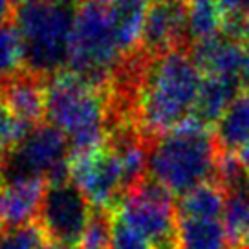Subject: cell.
Segmentation results:
<instances>
[{
    "mask_svg": "<svg viewBox=\"0 0 249 249\" xmlns=\"http://www.w3.org/2000/svg\"><path fill=\"white\" fill-rule=\"evenodd\" d=\"M174 48H191L187 40L185 0L154 4L148 9L143 31H141V52L148 55H158Z\"/></svg>",
    "mask_w": 249,
    "mask_h": 249,
    "instance_id": "10",
    "label": "cell"
},
{
    "mask_svg": "<svg viewBox=\"0 0 249 249\" xmlns=\"http://www.w3.org/2000/svg\"><path fill=\"white\" fill-rule=\"evenodd\" d=\"M244 42L249 46V9L244 13Z\"/></svg>",
    "mask_w": 249,
    "mask_h": 249,
    "instance_id": "29",
    "label": "cell"
},
{
    "mask_svg": "<svg viewBox=\"0 0 249 249\" xmlns=\"http://www.w3.org/2000/svg\"><path fill=\"white\" fill-rule=\"evenodd\" d=\"M123 55L112 28L108 0H85L75 11L66 70L107 88Z\"/></svg>",
    "mask_w": 249,
    "mask_h": 249,
    "instance_id": "5",
    "label": "cell"
},
{
    "mask_svg": "<svg viewBox=\"0 0 249 249\" xmlns=\"http://www.w3.org/2000/svg\"><path fill=\"white\" fill-rule=\"evenodd\" d=\"M13 24L24 48V70L42 79L68 68L75 11L50 0H20Z\"/></svg>",
    "mask_w": 249,
    "mask_h": 249,
    "instance_id": "4",
    "label": "cell"
},
{
    "mask_svg": "<svg viewBox=\"0 0 249 249\" xmlns=\"http://www.w3.org/2000/svg\"><path fill=\"white\" fill-rule=\"evenodd\" d=\"M112 211L93 209L77 249H110Z\"/></svg>",
    "mask_w": 249,
    "mask_h": 249,
    "instance_id": "21",
    "label": "cell"
},
{
    "mask_svg": "<svg viewBox=\"0 0 249 249\" xmlns=\"http://www.w3.org/2000/svg\"><path fill=\"white\" fill-rule=\"evenodd\" d=\"M110 249H154L152 244L112 209V231Z\"/></svg>",
    "mask_w": 249,
    "mask_h": 249,
    "instance_id": "23",
    "label": "cell"
},
{
    "mask_svg": "<svg viewBox=\"0 0 249 249\" xmlns=\"http://www.w3.org/2000/svg\"><path fill=\"white\" fill-rule=\"evenodd\" d=\"M191 55L203 75L240 77L249 55V46L226 33L191 46Z\"/></svg>",
    "mask_w": 249,
    "mask_h": 249,
    "instance_id": "13",
    "label": "cell"
},
{
    "mask_svg": "<svg viewBox=\"0 0 249 249\" xmlns=\"http://www.w3.org/2000/svg\"><path fill=\"white\" fill-rule=\"evenodd\" d=\"M187 40L193 46L202 40L214 39L224 33L226 11L218 0H185Z\"/></svg>",
    "mask_w": 249,
    "mask_h": 249,
    "instance_id": "17",
    "label": "cell"
},
{
    "mask_svg": "<svg viewBox=\"0 0 249 249\" xmlns=\"http://www.w3.org/2000/svg\"><path fill=\"white\" fill-rule=\"evenodd\" d=\"M46 249H73V248H66V246H61V244H53V242H50L46 246Z\"/></svg>",
    "mask_w": 249,
    "mask_h": 249,
    "instance_id": "31",
    "label": "cell"
},
{
    "mask_svg": "<svg viewBox=\"0 0 249 249\" xmlns=\"http://www.w3.org/2000/svg\"><path fill=\"white\" fill-rule=\"evenodd\" d=\"M50 2H53V4H61V6H68V8H71V6H81L85 0H50Z\"/></svg>",
    "mask_w": 249,
    "mask_h": 249,
    "instance_id": "30",
    "label": "cell"
},
{
    "mask_svg": "<svg viewBox=\"0 0 249 249\" xmlns=\"http://www.w3.org/2000/svg\"><path fill=\"white\" fill-rule=\"evenodd\" d=\"M218 156L214 130L191 116L148 143V178L181 198L202 183L216 181Z\"/></svg>",
    "mask_w": 249,
    "mask_h": 249,
    "instance_id": "2",
    "label": "cell"
},
{
    "mask_svg": "<svg viewBox=\"0 0 249 249\" xmlns=\"http://www.w3.org/2000/svg\"><path fill=\"white\" fill-rule=\"evenodd\" d=\"M128 226L154 249H178V213L174 196L152 178H145L114 207Z\"/></svg>",
    "mask_w": 249,
    "mask_h": 249,
    "instance_id": "7",
    "label": "cell"
},
{
    "mask_svg": "<svg viewBox=\"0 0 249 249\" xmlns=\"http://www.w3.org/2000/svg\"><path fill=\"white\" fill-rule=\"evenodd\" d=\"M48 181L42 178L0 181V229H15L39 218Z\"/></svg>",
    "mask_w": 249,
    "mask_h": 249,
    "instance_id": "11",
    "label": "cell"
},
{
    "mask_svg": "<svg viewBox=\"0 0 249 249\" xmlns=\"http://www.w3.org/2000/svg\"><path fill=\"white\" fill-rule=\"evenodd\" d=\"M48 238L39 224L0 229V249H46Z\"/></svg>",
    "mask_w": 249,
    "mask_h": 249,
    "instance_id": "22",
    "label": "cell"
},
{
    "mask_svg": "<svg viewBox=\"0 0 249 249\" xmlns=\"http://www.w3.org/2000/svg\"><path fill=\"white\" fill-rule=\"evenodd\" d=\"M24 71V48L15 24H0V85Z\"/></svg>",
    "mask_w": 249,
    "mask_h": 249,
    "instance_id": "20",
    "label": "cell"
},
{
    "mask_svg": "<svg viewBox=\"0 0 249 249\" xmlns=\"http://www.w3.org/2000/svg\"><path fill=\"white\" fill-rule=\"evenodd\" d=\"M11 2H17V4H18V2H20V0H11Z\"/></svg>",
    "mask_w": 249,
    "mask_h": 249,
    "instance_id": "32",
    "label": "cell"
},
{
    "mask_svg": "<svg viewBox=\"0 0 249 249\" xmlns=\"http://www.w3.org/2000/svg\"><path fill=\"white\" fill-rule=\"evenodd\" d=\"M178 249H231L224 222L178 218Z\"/></svg>",
    "mask_w": 249,
    "mask_h": 249,
    "instance_id": "18",
    "label": "cell"
},
{
    "mask_svg": "<svg viewBox=\"0 0 249 249\" xmlns=\"http://www.w3.org/2000/svg\"><path fill=\"white\" fill-rule=\"evenodd\" d=\"M218 2L229 17H240L249 9V0H218Z\"/></svg>",
    "mask_w": 249,
    "mask_h": 249,
    "instance_id": "25",
    "label": "cell"
},
{
    "mask_svg": "<svg viewBox=\"0 0 249 249\" xmlns=\"http://www.w3.org/2000/svg\"><path fill=\"white\" fill-rule=\"evenodd\" d=\"M71 147L53 124L33 126L17 145L0 156V181L42 178L48 183L70 179Z\"/></svg>",
    "mask_w": 249,
    "mask_h": 249,
    "instance_id": "6",
    "label": "cell"
},
{
    "mask_svg": "<svg viewBox=\"0 0 249 249\" xmlns=\"http://www.w3.org/2000/svg\"><path fill=\"white\" fill-rule=\"evenodd\" d=\"M240 81H242L244 90H249V55H248V59H246V64H244V70H242V73H240Z\"/></svg>",
    "mask_w": 249,
    "mask_h": 249,
    "instance_id": "28",
    "label": "cell"
},
{
    "mask_svg": "<svg viewBox=\"0 0 249 249\" xmlns=\"http://www.w3.org/2000/svg\"><path fill=\"white\" fill-rule=\"evenodd\" d=\"M244 92L240 77L203 75V83L191 116L205 126H216L227 108Z\"/></svg>",
    "mask_w": 249,
    "mask_h": 249,
    "instance_id": "14",
    "label": "cell"
},
{
    "mask_svg": "<svg viewBox=\"0 0 249 249\" xmlns=\"http://www.w3.org/2000/svg\"><path fill=\"white\" fill-rule=\"evenodd\" d=\"M11 0H0V24L9 22L13 17V8H11Z\"/></svg>",
    "mask_w": 249,
    "mask_h": 249,
    "instance_id": "27",
    "label": "cell"
},
{
    "mask_svg": "<svg viewBox=\"0 0 249 249\" xmlns=\"http://www.w3.org/2000/svg\"><path fill=\"white\" fill-rule=\"evenodd\" d=\"M227 193L216 181L202 183L185 196L178 198L176 213L178 218L196 220H220L226 213Z\"/></svg>",
    "mask_w": 249,
    "mask_h": 249,
    "instance_id": "16",
    "label": "cell"
},
{
    "mask_svg": "<svg viewBox=\"0 0 249 249\" xmlns=\"http://www.w3.org/2000/svg\"><path fill=\"white\" fill-rule=\"evenodd\" d=\"M236 158H238V161H240V165H242V169L248 172V176H249V140L242 145L236 152Z\"/></svg>",
    "mask_w": 249,
    "mask_h": 249,
    "instance_id": "26",
    "label": "cell"
},
{
    "mask_svg": "<svg viewBox=\"0 0 249 249\" xmlns=\"http://www.w3.org/2000/svg\"><path fill=\"white\" fill-rule=\"evenodd\" d=\"M92 211L83 191L71 179L48 183L37 224L50 242L75 249Z\"/></svg>",
    "mask_w": 249,
    "mask_h": 249,
    "instance_id": "9",
    "label": "cell"
},
{
    "mask_svg": "<svg viewBox=\"0 0 249 249\" xmlns=\"http://www.w3.org/2000/svg\"><path fill=\"white\" fill-rule=\"evenodd\" d=\"M202 83L191 48L145 53L134 88L132 124L147 143L191 117Z\"/></svg>",
    "mask_w": 249,
    "mask_h": 249,
    "instance_id": "1",
    "label": "cell"
},
{
    "mask_svg": "<svg viewBox=\"0 0 249 249\" xmlns=\"http://www.w3.org/2000/svg\"><path fill=\"white\" fill-rule=\"evenodd\" d=\"M30 130L31 126H26L20 121H17L9 110L8 103L4 101L0 93V156L8 152L13 145H17Z\"/></svg>",
    "mask_w": 249,
    "mask_h": 249,
    "instance_id": "24",
    "label": "cell"
},
{
    "mask_svg": "<svg viewBox=\"0 0 249 249\" xmlns=\"http://www.w3.org/2000/svg\"><path fill=\"white\" fill-rule=\"evenodd\" d=\"M214 136L218 147L226 152L238 150L249 140V90H244L227 108L214 126Z\"/></svg>",
    "mask_w": 249,
    "mask_h": 249,
    "instance_id": "19",
    "label": "cell"
},
{
    "mask_svg": "<svg viewBox=\"0 0 249 249\" xmlns=\"http://www.w3.org/2000/svg\"><path fill=\"white\" fill-rule=\"evenodd\" d=\"M46 123L66 136L71 152L105 143L110 124L107 88L70 70L55 73L46 79Z\"/></svg>",
    "mask_w": 249,
    "mask_h": 249,
    "instance_id": "3",
    "label": "cell"
},
{
    "mask_svg": "<svg viewBox=\"0 0 249 249\" xmlns=\"http://www.w3.org/2000/svg\"><path fill=\"white\" fill-rule=\"evenodd\" d=\"M150 0H108L112 28L123 57L140 48L141 31L148 13Z\"/></svg>",
    "mask_w": 249,
    "mask_h": 249,
    "instance_id": "15",
    "label": "cell"
},
{
    "mask_svg": "<svg viewBox=\"0 0 249 249\" xmlns=\"http://www.w3.org/2000/svg\"><path fill=\"white\" fill-rule=\"evenodd\" d=\"M0 93L17 121L31 128L46 123V79L24 70L2 83Z\"/></svg>",
    "mask_w": 249,
    "mask_h": 249,
    "instance_id": "12",
    "label": "cell"
},
{
    "mask_svg": "<svg viewBox=\"0 0 249 249\" xmlns=\"http://www.w3.org/2000/svg\"><path fill=\"white\" fill-rule=\"evenodd\" d=\"M70 179L93 209L112 211L124 195L123 171L108 141L70 156Z\"/></svg>",
    "mask_w": 249,
    "mask_h": 249,
    "instance_id": "8",
    "label": "cell"
}]
</instances>
